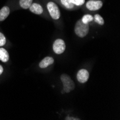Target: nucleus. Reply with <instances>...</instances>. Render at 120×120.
Returning <instances> with one entry per match:
<instances>
[{
	"mask_svg": "<svg viewBox=\"0 0 120 120\" xmlns=\"http://www.w3.org/2000/svg\"><path fill=\"white\" fill-rule=\"evenodd\" d=\"M93 19H94V17L91 15H85L83 17V18L81 19L82 22L85 24H89V22H91L93 21Z\"/></svg>",
	"mask_w": 120,
	"mask_h": 120,
	"instance_id": "ddd939ff",
	"label": "nucleus"
},
{
	"mask_svg": "<svg viewBox=\"0 0 120 120\" xmlns=\"http://www.w3.org/2000/svg\"><path fill=\"white\" fill-rule=\"evenodd\" d=\"M9 53L4 48H0V60L6 63L9 60Z\"/></svg>",
	"mask_w": 120,
	"mask_h": 120,
	"instance_id": "9d476101",
	"label": "nucleus"
},
{
	"mask_svg": "<svg viewBox=\"0 0 120 120\" xmlns=\"http://www.w3.org/2000/svg\"><path fill=\"white\" fill-rule=\"evenodd\" d=\"M71 2L76 6H81L85 3V0H71Z\"/></svg>",
	"mask_w": 120,
	"mask_h": 120,
	"instance_id": "2eb2a0df",
	"label": "nucleus"
},
{
	"mask_svg": "<svg viewBox=\"0 0 120 120\" xmlns=\"http://www.w3.org/2000/svg\"><path fill=\"white\" fill-rule=\"evenodd\" d=\"M61 4L68 9H73L74 7V4L71 2V0H60Z\"/></svg>",
	"mask_w": 120,
	"mask_h": 120,
	"instance_id": "f8f14e48",
	"label": "nucleus"
},
{
	"mask_svg": "<svg viewBox=\"0 0 120 120\" xmlns=\"http://www.w3.org/2000/svg\"><path fill=\"white\" fill-rule=\"evenodd\" d=\"M29 9H30V10L31 11L32 13L36 14V15H41L43 12L42 7L40 4H38V3L32 4Z\"/></svg>",
	"mask_w": 120,
	"mask_h": 120,
	"instance_id": "6e6552de",
	"label": "nucleus"
},
{
	"mask_svg": "<svg viewBox=\"0 0 120 120\" xmlns=\"http://www.w3.org/2000/svg\"><path fill=\"white\" fill-rule=\"evenodd\" d=\"M47 8L48 9V12L50 13V15L53 19H58L60 17V12L58 9V7L56 3L52 2H50L47 4Z\"/></svg>",
	"mask_w": 120,
	"mask_h": 120,
	"instance_id": "7ed1b4c3",
	"label": "nucleus"
},
{
	"mask_svg": "<svg viewBox=\"0 0 120 120\" xmlns=\"http://www.w3.org/2000/svg\"><path fill=\"white\" fill-rule=\"evenodd\" d=\"M60 80L63 85V93H69L75 89V83L67 74H62Z\"/></svg>",
	"mask_w": 120,
	"mask_h": 120,
	"instance_id": "f03ea898",
	"label": "nucleus"
},
{
	"mask_svg": "<svg viewBox=\"0 0 120 120\" xmlns=\"http://www.w3.org/2000/svg\"><path fill=\"white\" fill-rule=\"evenodd\" d=\"M77 80L81 83H84L87 82L89 79V73L86 69H81L77 73Z\"/></svg>",
	"mask_w": 120,
	"mask_h": 120,
	"instance_id": "423d86ee",
	"label": "nucleus"
},
{
	"mask_svg": "<svg viewBox=\"0 0 120 120\" xmlns=\"http://www.w3.org/2000/svg\"><path fill=\"white\" fill-rule=\"evenodd\" d=\"M52 50L58 55L62 54L65 50V43L62 39H57L55 40L52 45Z\"/></svg>",
	"mask_w": 120,
	"mask_h": 120,
	"instance_id": "20e7f679",
	"label": "nucleus"
},
{
	"mask_svg": "<svg viewBox=\"0 0 120 120\" xmlns=\"http://www.w3.org/2000/svg\"><path fill=\"white\" fill-rule=\"evenodd\" d=\"M3 71H4V69H3V67L1 65H0V75H1L2 73H3Z\"/></svg>",
	"mask_w": 120,
	"mask_h": 120,
	"instance_id": "f3484780",
	"label": "nucleus"
},
{
	"mask_svg": "<svg viewBox=\"0 0 120 120\" xmlns=\"http://www.w3.org/2000/svg\"><path fill=\"white\" fill-rule=\"evenodd\" d=\"M74 31L75 35L79 38H84L87 35L89 31V25L83 23L81 19H79L75 23Z\"/></svg>",
	"mask_w": 120,
	"mask_h": 120,
	"instance_id": "f257e3e1",
	"label": "nucleus"
},
{
	"mask_svg": "<svg viewBox=\"0 0 120 120\" xmlns=\"http://www.w3.org/2000/svg\"><path fill=\"white\" fill-rule=\"evenodd\" d=\"M53 63H54V59H53V58L49 57V56H48V57H45L44 59H42V60L40 61V64H39V66H40V68H45L48 67L49 65H52Z\"/></svg>",
	"mask_w": 120,
	"mask_h": 120,
	"instance_id": "0eeeda50",
	"label": "nucleus"
},
{
	"mask_svg": "<svg viewBox=\"0 0 120 120\" xmlns=\"http://www.w3.org/2000/svg\"><path fill=\"white\" fill-rule=\"evenodd\" d=\"M10 13V9L7 6L3 7L0 9V21L2 22L7 19Z\"/></svg>",
	"mask_w": 120,
	"mask_h": 120,
	"instance_id": "1a4fd4ad",
	"label": "nucleus"
},
{
	"mask_svg": "<svg viewBox=\"0 0 120 120\" xmlns=\"http://www.w3.org/2000/svg\"><path fill=\"white\" fill-rule=\"evenodd\" d=\"M103 6V2L100 0H89L86 3V8L91 11L100 9Z\"/></svg>",
	"mask_w": 120,
	"mask_h": 120,
	"instance_id": "39448f33",
	"label": "nucleus"
},
{
	"mask_svg": "<svg viewBox=\"0 0 120 120\" xmlns=\"http://www.w3.org/2000/svg\"><path fill=\"white\" fill-rule=\"evenodd\" d=\"M5 43H6V38L2 32H0V47L4 45Z\"/></svg>",
	"mask_w": 120,
	"mask_h": 120,
	"instance_id": "dca6fc26",
	"label": "nucleus"
},
{
	"mask_svg": "<svg viewBox=\"0 0 120 120\" xmlns=\"http://www.w3.org/2000/svg\"><path fill=\"white\" fill-rule=\"evenodd\" d=\"M94 21L96 22V23H98V24L100 25H103L104 24V19L99 15H96L94 16Z\"/></svg>",
	"mask_w": 120,
	"mask_h": 120,
	"instance_id": "4468645a",
	"label": "nucleus"
},
{
	"mask_svg": "<svg viewBox=\"0 0 120 120\" xmlns=\"http://www.w3.org/2000/svg\"><path fill=\"white\" fill-rule=\"evenodd\" d=\"M32 4V0H19L20 7L25 9H29Z\"/></svg>",
	"mask_w": 120,
	"mask_h": 120,
	"instance_id": "9b49d317",
	"label": "nucleus"
}]
</instances>
